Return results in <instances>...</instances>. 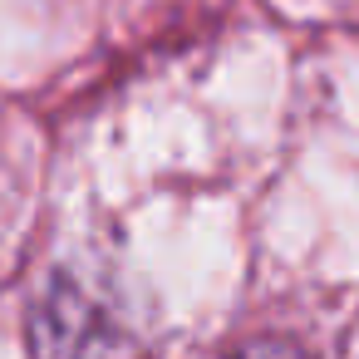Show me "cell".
<instances>
[]
</instances>
